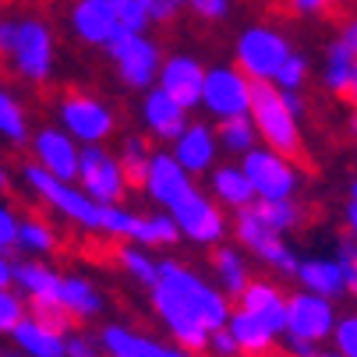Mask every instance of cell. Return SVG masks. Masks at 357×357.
Instances as JSON below:
<instances>
[{"label":"cell","instance_id":"cell-15","mask_svg":"<svg viewBox=\"0 0 357 357\" xmlns=\"http://www.w3.org/2000/svg\"><path fill=\"white\" fill-rule=\"evenodd\" d=\"M202 82H206V64H202L195 54H184V50H177V54H163L156 85L170 99H177L188 114H195L202 107Z\"/></svg>","mask_w":357,"mask_h":357},{"label":"cell","instance_id":"cell-54","mask_svg":"<svg viewBox=\"0 0 357 357\" xmlns=\"http://www.w3.org/2000/svg\"><path fill=\"white\" fill-rule=\"evenodd\" d=\"M163 357H198V354H191V350H184L177 343H163Z\"/></svg>","mask_w":357,"mask_h":357},{"label":"cell","instance_id":"cell-18","mask_svg":"<svg viewBox=\"0 0 357 357\" xmlns=\"http://www.w3.org/2000/svg\"><path fill=\"white\" fill-rule=\"evenodd\" d=\"M170 156L181 163L188 177H206L220 163V142L213 121H191L174 142H170Z\"/></svg>","mask_w":357,"mask_h":357},{"label":"cell","instance_id":"cell-1","mask_svg":"<svg viewBox=\"0 0 357 357\" xmlns=\"http://www.w3.org/2000/svg\"><path fill=\"white\" fill-rule=\"evenodd\" d=\"M149 308L167 329L170 343L206 354V343L216 329H227L234 301L202 273L181 259H160V280L149 287Z\"/></svg>","mask_w":357,"mask_h":357},{"label":"cell","instance_id":"cell-11","mask_svg":"<svg viewBox=\"0 0 357 357\" xmlns=\"http://www.w3.org/2000/svg\"><path fill=\"white\" fill-rule=\"evenodd\" d=\"M251 78L237 64H213L206 68V82H202V107L216 124L230 117H248L251 110Z\"/></svg>","mask_w":357,"mask_h":357},{"label":"cell","instance_id":"cell-60","mask_svg":"<svg viewBox=\"0 0 357 357\" xmlns=\"http://www.w3.org/2000/svg\"><path fill=\"white\" fill-rule=\"evenodd\" d=\"M269 357H276V354H269Z\"/></svg>","mask_w":357,"mask_h":357},{"label":"cell","instance_id":"cell-44","mask_svg":"<svg viewBox=\"0 0 357 357\" xmlns=\"http://www.w3.org/2000/svg\"><path fill=\"white\" fill-rule=\"evenodd\" d=\"M142 4H145L152 25H170V22H177L181 11H184V0H142Z\"/></svg>","mask_w":357,"mask_h":357},{"label":"cell","instance_id":"cell-25","mask_svg":"<svg viewBox=\"0 0 357 357\" xmlns=\"http://www.w3.org/2000/svg\"><path fill=\"white\" fill-rule=\"evenodd\" d=\"M11 343L18 354L25 357H64V347H68V329L61 326H50L36 315H25L15 333H11Z\"/></svg>","mask_w":357,"mask_h":357},{"label":"cell","instance_id":"cell-28","mask_svg":"<svg viewBox=\"0 0 357 357\" xmlns=\"http://www.w3.org/2000/svg\"><path fill=\"white\" fill-rule=\"evenodd\" d=\"M61 269L50 259H18L15 262V290L25 297V304L32 301H57L61 290Z\"/></svg>","mask_w":357,"mask_h":357},{"label":"cell","instance_id":"cell-4","mask_svg":"<svg viewBox=\"0 0 357 357\" xmlns=\"http://www.w3.org/2000/svg\"><path fill=\"white\" fill-rule=\"evenodd\" d=\"M57 128L68 131L78 145H107L121 131V114L110 99L89 89H68L54 103Z\"/></svg>","mask_w":357,"mask_h":357},{"label":"cell","instance_id":"cell-2","mask_svg":"<svg viewBox=\"0 0 357 357\" xmlns=\"http://www.w3.org/2000/svg\"><path fill=\"white\" fill-rule=\"evenodd\" d=\"M18 177H22V188L39 202V206H46L54 213L61 223H68V227H75L89 237H107V241H128L131 237L138 213L128 209L124 202L121 206H99V202H92L75 181H61L54 174H46L32 160L22 163Z\"/></svg>","mask_w":357,"mask_h":357},{"label":"cell","instance_id":"cell-59","mask_svg":"<svg viewBox=\"0 0 357 357\" xmlns=\"http://www.w3.org/2000/svg\"><path fill=\"white\" fill-rule=\"evenodd\" d=\"M0 357H25V354H18V350H8V354H0Z\"/></svg>","mask_w":357,"mask_h":357},{"label":"cell","instance_id":"cell-3","mask_svg":"<svg viewBox=\"0 0 357 357\" xmlns=\"http://www.w3.org/2000/svg\"><path fill=\"white\" fill-rule=\"evenodd\" d=\"M4 68L25 82L43 89L57 75V32L39 15H18L15 18V46L4 61Z\"/></svg>","mask_w":357,"mask_h":357},{"label":"cell","instance_id":"cell-43","mask_svg":"<svg viewBox=\"0 0 357 357\" xmlns=\"http://www.w3.org/2000/svg\"><path fill=\"white\" fill-rule=\"evenodd\" d=\"M18 220L22 213L11 206L8 198H0V251H15V237H18Z\"/></svg>","mask_w":357,"mask_h":357},{"label":"cell","instance_id":"cell-46","mask_svg":"<svg viewBox=\"0 0 357 357\" xmlns=\"http://www.w3.org/2000/svg\"><path fill=\"white\" fill-rule=\"evenodd\" d=\"M206 357H241V350H237V343L227 329H216L206 343Z\"/></svg>","mask_w":357,"mask_h":357},{"label":"cell","instance_id":"cell-58","mask_svg":"<svg viewBox=\"0 0 357 357\" xmlns=\"http://www.w3.org/2000/svg\"><path fill=\"white\" fill-rule=\"evenodd\" d=\"M315 357H343V354H336L333 347H319V350H315Z\"/></svg>","mask_w":357,"mask_h":357},{"label":"cell","instance_id":"cell-26","mask_svg":"<svg viewBox=\"0 0 357 357\" xmlns=\"http://www.w3.org/2000/svg\"><path fill=\"white\" fill-rule=\"evenodd\" d=\"M227 333L234 336L241 357H269V354L280 350V340H283V336L273 333L262 319H255L251 312L237 308V304H234V312H230V319H227Z\"/></svg>","mask_w":357,"mask_h":357},{"label":"cell","instance_id":"cell-52","mask_svg":"<svg viewBox=\"0 0 357 357\" xmlns=\"http://www.w3.org/2000/svg\"><path fill=\"white\" fill-rule=\"evenodd\" d=\"M343 234L357 244V206H354V202H347V206H343Z\"/></svg>","mask_w":357,"mask_h":357},{"label":"cell","instance_id":"cell-39","mask_svg":"<svg viewBox=\"0 0 357 357\" xmlns=\"http://www.w3.org/2000/svg\"><path fill=\"white\" fill-rule=\"evenodd\" d=\"M110 8H114L124 32H149L152 22H149V11L142 0H110Z\"/></svg>","mask_w":357,"mask_h":357},{"label":"cell","instance_id":"cell-7","mask_svg":"<svg viewBox=\"0 0 357 357\" xmlns=\"http://www.w3.org/2000/svg\"><path fill=\"white\" fill-rule=\"evenodd\" d=\"M294 50H297L294 39L280 25L255 22V25H244L234 39V64L251 82H273Z\"/></svg>","mask_w":357,"mask_h":357},{"label":"cell","instance_id":"cell-33","mask_svg":"<svg viewBox=\"0 0 357 357\" xmlns=\"http://www.w3.org/2000/svg\"><path fill=\"white\" fill-rule=\"evenodd\" d=\"M255 209H259L262 220H266L276 234H283V237L297 234L304 223H308V206H304L301 198H287V202H255Z\"/></svg>","mask_w":357,"mask_h":357},{"label":"cell","instance_id":"cell-20","mask_svg":"<svg viewBox=\"0 0 357 357\" xmlns=\"http://www.w3.org/2000/svg\"><path fill=\"white\" fill-rule=\"evenodd\" d=\"M237 308L262 319L273 333H287V290L276 276H251L244 294L237 297Z\"/></svg>","mask_w":357,"mask_h":357},{"label":"cell","instance_id":"cell-50","mask_svg":"<svg viewBox=\"0 0 357 357\" xmlns=\"http://www.w3.org/2000/svg\"><path fill=\"white\" fill-rule=\"evenodd\" d=\"M15 46V18H0V61H8Z\"/></svg>","mask_w":357,"mask_h":357},{"label":"cell","instance_id":"cell-56","mask_svg":"<svg viewBox=\"0 0 357 357\" xmlns=\"http://www.w3.org/2000/svg\"><path fill=\"white\" fill-rule=\"evenodd\" d=\"M347 202H354V206H357V174H354L350 184H347Z\"/></svg>","mask_w":357,"mask_h":357},{"label":"cell","instance_id":"cell-29","mask_svg":"<svg viewBox=\"0 0 357 357\" xmlns=\"http://www.w3.org/2000/svg\"><path fill=\"white\" fill-rule=\"evenodd\" d=\"M64 248L61 241V230L54 220H46V216H22L18 220V237H15V251H22L25 259H54V255Z\"/></svg>","mask_w":357,"mask_h":357},{"label":"cell","instance_id":"cell-45","mask_svg":"<svg viewBox=\"0 0 357 357\" xmlns=\"http://www.w3.org/2000/svg\"><path fill=\"white\" fill-rule=\"evenodd\" d=\"M340 4L343 0H287V11L297 18H315V15H329Z\"/></svg>","mask_w":357,"mask_h":357},{"label":"cell","instance_id":"cell-31","mask_svg":"<svg viewBox=\"0 0 357 357\" xmlns=\"http://www.w3.org/2000/svg\"><path fill=\"white\" fill-rule=\"evenodd\" d=\"M114 262H117V269H121L131 283H138L142 290L156 287V280H160V259H156V251L138 248V244H131V241L114 244Z\"/></svg>","mask_w":357,"mask_h":357},{"label":"cell","instance_id":"cell-14","mask_svg":"<svg viewBox=\"0 0 357 357\" xmlns=\"http://www.w3.org/2000/svg\"><path fill=\"white\" fill-rule=\"evenodd\" d=\"M29 160L46 170V174H54L61 181H75L78 174V156H82V145L61 131L57 124H43V128H32V138H29Z\"/></svg>","mask_w":357,"mask_h":357},{"label":"cell","instance_id":"cell-57","mask_svg":"<svg viewBox=\"0 0 357 357\" xmlns=\"http://www.w3.org/2000/svg\"><path fill=\"white\" fill-rule=\"evenodd\" d=\"M347 131H350V138H354V145H357V110L350 114V121H347Z\"/></svg>","mask_w":357,"mask_h":357},{"label":"cell","instance_id":"cell-42","mask_svg":"<svg viewBox=\"0 0 357 357\" xmlns=\"http://www.w3.org/2000/svg\"><path fill=\"white\" fill-rule=\"evenodd\" d=\"M64 357H103V347H99V333L89 329H68V347Z\"/></svg>","mask_w":357,"mask_h":357},{"label":"cell","instance_id":"cell-49","mask_svg":"<svg viewBox=\"0 0 357 357\" xmlns=\"http://www.w3.org/2000/svg\"><path fill=\"white\" fill-rule=\"evenodd\" d=\"M336 39L347 46V50H354L357 54V15H350V18H343V25H340V32H336Z\"/></svg>","mask_w":357,"mask_h":357},{"label":"cell","instance_id":"cell-21","mask_svg":"<svg viewBox=\"0 0 357 357\" xmlns=\"http://www.w3.org/2000/svg\"><path fill=\"white\" fill-rule=\"evenodd\" d=\"M57 304H61V312L68 315L71 326H85V322H96L107 312V294H103V287L92 283L82 273H64L61 290H57Z\"/></svg>","mask_w":357,"mask_h":357},{"label":"cell","instance_id":"cell-32","mask_svg":"<svg viewBox=\"0 0 357 357\" xmlns=\"http://www.w3.org/2000/svg\"><path fill=\"white\" fill-rule=\"evenodd\" d=\"M32 138V117L29 107L22 103V96L8 85H0V142H8L15 149H25Z\"/></svg>","mask_w":357,"mask_h":357},{"label":"cell","instance_id":"cell-23","mask_svg":"<svg viewBox=\"0 0 357 357\" xmlns=\"http://www.w3.org/2000/svg\"><path fill=\"white\" fill-rule=\"evenodd\" d=\"M206 195L223 213H241V209L255 206V191H251L241 163H216L206 174Z\"/></svg>","mask_w":357,"mask_h":357},{"label":"cell","instance_id":"cell-6","mask_svg":"<svg viewBox=\"0 0 357 357\" xmlns=\"http://www.w3.org/2000/svg\"><path fill=\"white\" fill-rule=\"evenodd\" d=\"M255 131H259V145L276 149L283 156L297 160L304 152V131L301 121L287 110L283 96L273 82H255L251 85V110H248Z\"/></svg>","mask_w":357,"mask_h":357},{"label":"cell","instance_id":"cell-51","mask_svg":"<svg viewBox=\"0 0 357 357\" xmlns=\"http://www.w3.org/2000/svg\"><path fill=\"white\" fill-rule=\"evenodd\" d=\"M340 99H343V103H350V107L357 110V57H354V64H350V75H347V82H343Z\"/></svg>","mask_w":357,"mask_h":357},{"label":"cell","instance_id":"cell-9","mask_svg":"<svg viewBox=\"0 0 357 357\" xmlns=\"http://www.w3.org/2000/svg\"><path fill=\"white\" fill-rule=\"evenodd\" d=\"M241 170L255 191V202H287L301 198L304 191V170L297 167V160L266 145H255L241 160Z\"/></svg>","mask_w":357,"mask_h":357},{"label":"cell","instance_id":"cell-55","mask_svg":"<svg viewBox=\"0 0 357 357\" xmlns=\"http://www.w3.org/2000/svg\"><path fill=\"white\" fill-rule=\"evenodd\" d=\"M11 188V170H8V163H0V195H4Z\"/></svg>","mask_w":357,"mask_h":357},{"label":"cell","instance_id":"cell-36","mask_svg":"<svg viewBox=\"0 0 357 357\" xmlns=\"http://www.w3.org/2000/svg\"><path fill=\"white\" fill-rule=\"evenodd\" d=\"M308 82H312V57L304 54V50H294L287 57V64L280 68V75L273 78V85L283 89V92H304Z\"/></svg>","mask_w":357,"mask_h":357},{"label":"cell","instance_id":"cell-30","mask_svg":"<svg viewBox=\"0 0 357 357\" xmlns=\"http://www.w3.org/2000/svg\"><path fill=\"white\" fill-rule=\"evenodd\" d=\"M128 241L138 244V248H149V251H170V248L181 244V230H177V223L167 209H152V213L135 216Z\"/></svg>","mask_w":357,"mask_h":357},{"label":"cell","instance_id":"cell-16","mask_svg":"<svg viewBox=\"0 0 357 357\" xmlns=\"http://www.w3.org/2000/svg\"><path fill=\"white\" fill-rule=\"evenodd\" d=\"M68 29L89 50H107L124 32L117 15H114V8H110V0H71Z\"/></svg>","mask_w":357,"mask_h":357},{"label":"cell","instance_id":"cell-10","mask_svg":"<svg viewBox=\"0 0 357 357\" xmlns=\"http://www.w3.org/2000/svg\"><path fill=\"white\" fill-rule=\"evenodd\" d=\"M103 54L110 57L117 82L131 92H145L156 85L160 64H163V46L149 32H121Z\"/></svg>","mask_w":357,"mask_h":357},{"label":"cell","instance_id":"cell-24","mask_svg":"<svg viewBox=\"0 0 357 357\" xmlns=\"http://www.w3.org/2000/svg\"><path fill=\"white\" fill-rule=\"evenodd\" d=\"M209 273H213V283H216L230 301H237V297L244 294V287L251 283V276H255L248 251L237 248V244H227V241L209 251Z\"/></svg>","mask_w":357,"mask_h":357},{"label":"cell","instance_id":"cell-19","mask_svg":"<svg viewBox=\"0 0 357 357\" xmlns=\"http://www.w3.org/2000/svg\"><path fill=\"white\" fill-rule=\"evenodd\" d=\"M191 184H195V177H188V174L181 170V163L170 156V149H152L138 191H142L156 209H170Z\"/></svg>","mask_w":357,"mask_h":357},{"label":"cell","instance_id":"cell-35","mask_svg":"<svg viewBox=\"0 0 357 357\" xmlns=\"http://www.w3.org/2000/svg\"><path fill=\"white\" fill-rule=\"evenodd\" d=\"M149 156H152V142H149L142 131H128V135L121 138L117 160H121V170H124V177H128V188H142Z\"/></svg>","mask_w":357,"mask_h":357},{"label":"cell","instance_id":"cell-5","mask_svg":"<svg viewBox=\"0 0 357 357\" xmlns=\"http://www.w3.org/2000/svg\"><path fill=\"white\" fill-rule=\"evenodd\" d=\"M230 237H234L237 248L248 251V259L266 266L276 280H294V273L301 266L297 248L283 234H276L255 206H248V209H241V213L230 216Z\"/></svg>","mask_w":357,"mask_h":357},{"label":"cell","instance_id":"cell-8","mask_svg":"<svg viewBox=\"0 0 357 357\" xmlns=\"http://www.w3.org/2000/svg\"><path fill=\"white\" fill-rule=\"evenodd\" d=\"M167 213L174 216L181 241L191 244V248L213 251L216 244H223L230 237V216L206 195V188H198V184H191Z\"/></svg>","mask_w":357,"mask_h":357},{"label":"cell","instance_id":"cell-37","mask_svg":"<svg viewBox=\"0 0 357 357\" xmlns=\"http://www.w3.org/2000/svg\"><path fill=\"white\" fill-rule=\"evenodd\" d=\"M29 315V304L15 287H0V336H11L15 326Z\"/></svg>","mask_w":357,"mask_h":357},{"label":"cell","instance_id":"cell-12","mask_svg":"<svg viewBox=\"0 0 357 357\" xmlns=\"http://www.w3.org/2000/svg\"><path fill=\"white\" fill-rule=\"evenodd\" d=\"M75 184L99 206H121L128 195V177L121 170V160L107 145H82Z\"/></svg>","mask_w":357,"mask_h":357},{"label":"cell","instance_id":"cell-27","mask_svg":"<svg viewBox=\"0 0 357 357\" xmlns=\"http://www.w3.org/2000/svg\"><path fill=\"white\" fill-rule=\"evenodd\" d=\"M103 357H163V340L142 333L131 322H107L99 329Z\"/></svg>","mask_w":357,"mask_h":357},{"label":"cell","instance_id":"cell-17","mask_svg":"<svg viewBox=\"0 0 357 357\" xmlns=\"http://www.w3.org/2000/svg\"><path fill=\"white\" fill-rule=\"evenodd\" d=\"M138 121H142V135L149 142H163L170 145L188 124H191V114L170 99L160 85H152L142 92V103H138Z\"/></svg>","mask_w":357,"mask_h":357},{"label":"cell","instance_id":"cell-48","mask_svg":"<svg viewBox=\"0 0 357 357\" xmlns=\"http://www.w3.org/2000/svg\"><path fill=\"white\" fill-rule=\"evenodd\" d=\"M280 96H283L287 110H290L297 121H304V114H308V99H304V92H283V89H280Z\"/></svg>","mask_w":357,"mask_h":357},{"label":"cell","instance_id":"cell-13","mask_svg":"<svg viewBox=\"0 0 357 357\" xmlns=\"http://www.w3.org/2000/svg\"><path fill=\"white\" fill-rule=\"evenodd\" d=\"M336 319H340L336 301L308 294V290H294V294H287V333L283 336H297V340L322 347V343H329Z\"/></svg>","mask_w":357,"mask_h":357},{"label":"cell","instance_id":"cell-41","mask_svg":"<svg viewBox=\"0 0 357 357\" xmlns=\"http://www.w3.org/2000/svg\"><path fill=\"white\" fill-rule=\"evenodd\" d=\"M333 255H336V262H340L343 273H347V297H354V304H357V244H354L347 234H340Z\"/></svg>","mask_w":357,"mask_h":357},{"label":"cell","instance_id":"cell-47","mask_svg":"<svg viewBox=\"0 0 357 357\" xmlns=\"http://www.w3.org/2000/svg\"><path fill=\"white\" fill-rule=\"evenodd\" d=\"M280 350H283V357H315V343H308V340H297V336H283L280 340Z\"/></svg>","mask_w":357,"mask_h":357},{"label":"cell","instance_id":"cell-38","mask_svg":"<svg viewBox=\"0 0 357 357\" xmlns=\"http://www.w3.org/2000/svg\"><path fill=\"white\" fill-rule=\"evenodd\" d=\"M329 347H333L336 354H343V357H357V308L340 312L336 329H333V336H329Z\"/></svg>","mask_w":357,"mask_h":357},{"label":"cell","instance_id":"cell-22","mask_svg":"<svg viewBox=\"0 0 357 357\" xmlns=\"http://www.w3.org/2000/svg\"><path fill=\"white\" fill-rule=\"evenodd\" d=\"M294 283H297V290H308V294H319L329 301L347 297V273L336 262V255H308V259H301Z\"/></svg>","mask_w":357,"mask_h":357},{"label":"cell","instance_id":"cell-53","mask_svg":"<svg viewBox=\"0 0 357 357\" xmlns=\"http://www.w3.org/2000/svg\"><path fill=\"white\" fill-rule=\"evenodd\" d=\"M15 283V259L11 251H0V287H11Z\"/></svg>","mask_w":357,"mask_h":357},{"label":"cell","instance_id":"cell-40","mask_svg":"<svg viewBox=\"0 0 357 357\" xmlns=\"http://www.w3.org/2000/svg\"><path fill=\"white\" fill-rule=\"evenodd\" d=\"M184 11H191L202 25H220L234 15V0H184Z\"/></svg>","mask_w":357,"mask_h":357},{"label":"cell","instance_id":"cell-34","mask_svg":"<svg viewBox=\"0 0 357 357\" xmlns=\"http://www.w3.org/2000/svg\"><path fill=\"white\" fill-rule=\"evenodd\" d=\"M216 142H220V152H227L234 160H244L259 145V131H255L251 117H230V121L216 124Z\"/></svg>","mask_w":357,"mask_h":357}]
</instances>
